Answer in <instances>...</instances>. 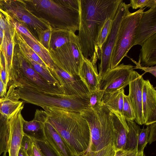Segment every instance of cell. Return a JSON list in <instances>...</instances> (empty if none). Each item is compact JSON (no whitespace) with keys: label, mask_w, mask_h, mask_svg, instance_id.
<instances>
[{"label":"cell","mask_w":156,"mask_h":156,"mask_svg":"<svg viewBox=\"0 0 156 156\" xmlns=\"http://www.w3.org/2000/svg\"><path fill=\"white\" fill-rule=\"evenodd\" d=\"M122 0H78V37L83 55L96 66L98 39L106 20L114 18Z\"/></svg>","instance_id":"6da1fadb"},{"label":"cell","mask_w":156,"mask_h":156,"mask_svg":"<svg viewBox=\"0 0 156 156\" xmlns=\"http://www.w3.org/2000/svg\"><path fill=\"white\" fill-rule=\"evenodd\" d=\"M44 109L45 121L55 129L76 156H82L87 152L90 140V129L80 112L55 108Z\"/></svg>","instance_id":"7a4b0ae2"},{"label":"cell","mask_w":156,"mask_h":156,"mask_svg":"<svg viewBox=\"0 0 156 156\" xmlns=\"http://www.w3.org/2000/svg\"><path fill=\"white\" fill-rule=\"evenodd\" d=\"M24 1L30 6L32 13L48 22L52 28L78 31V0Z\"/></svg>","instance_id":"3957f363"},{"label":"cell","mask_w":156,"mask_h":156,"mask_svg":"<svg viewBox=\"0 0 156 156\" xmlns=\"http://www.w3.org/2000/svg\"><path fill=\"white\" fill-rule=\"evenodd\" d=\"M16 88L20 99L43 109L55 108L80 112L89 107V97L55 94L34 87L21 86Z\"/></svg>","instance_id":"277c9868"},{"label":"cell","mask_w":156,"mask_h":156,"mask_svg":"<svg viewBox=\"0 0 156 156\" xmlns=\"http://www.w3.org/2000/svg\"><path fill=\"white\" fill-rule=\"evenodd\" d=\"M110 110L103 104L80 112L89 125L90 140L87 151H97L113 143V134Z\"/></svg>","instance_id":"5b68a950"},{"label":"cell","mask_w":156,"mask_h":156,"mask_svg":"<svg viewBox=\"0 0 156 156\" xmlns=\"http://www.w3.org/2000/svg\"><path fill=\"white\" fill-rule=\"evenodd\" d=\"M17 63L13 62L8 87L12 84L34 87L46 93L63 94L58 87L49 83L36 72L20 53L17 54Z\"/></svg>","instance_id":"8992f818"},{"label":"cell","mask_w":156,"mask_h":156,"mask_svg":"<svg viewBox=\"0 0 156 156\" xmlns=\"http://www.w3.org/2000/svg\"><path fill=\"white\" fill-rule=\"evenodd\" d=\"M146 8L131 13L128 10L121 23L117 40L112 52L110 68L118 65L134 46L137 29Z\"/></svg>","instance_id":"52a82bcc"},{"label":"cell","mask_w":156,"mask_h":156,"mask_svg":"<svg viewBox=\"0 0 156 156\" xmlns=\"http://www.w3.org/2000/svg\"><path fill=\"white\" fill-rule=\"evenodd\" d=\"M0 7L13 19L28 27L30 31L37 40L41 31L51 27L46 21L32 13L27 7L24 1H0Z\"/></svg>","instance_id":"ba28073f"},{"label":"cell","mask_w":156,"mask_h":156,"mask_svg":"<svg viewBox=\"0 0 156 156\" xmlns=\"http://www.w3.org/2000/svg\"><path fill=\"white\" fill-rule=\"evenodd\" d=\"M48 51L57 66L71 75H79L84 58L80 44L68 43Z\"/></svg>","instance_id":"9c48e42d"},{"label":"cell","mask_w":156,"mask_h":156,"mask_svg":"<svg viewBox=\"0 0 156 156\" xmlns=\"http://www.w3.org/2000/svg\"><path fill=\"white\" fill-rule=\"evenodd\" d=\"M130 8L128 4L122 2L119 5L107 39L102 45L101 53L99 75L100 80L110 69L113 50L117 40L118 33L121 21Z\"/></svg>","instance_id":"30bf717a"},{"label":"cell","mask_w":156,"mask_h":156,"mask_svg":"<svg viewBox=\"0 0 156 156\" xmlns=\"http://www.w3.org/2000/svg\"><path fill=\"white\" fill-rule=\"evenodd\" d=\"M133 69V65L123 63L110 69L101 79L98 89L104 93L124 89L129 85L130 75Z\"/></svg>","instance_id":"8fae6325"},{"label":"cell","mask_w":156,"mask_h":156,"mask_svg":"<svg viewBox=\"0 0 156 156\" xmlns=\"http://www.w3.org/2000/svg\"><path fill=\"white\" fill-rule=\"evenodd\" d=\"M48 68L52 76L58 82L64 95L89 96L90 92L79 75H71L56 66L53 69Z\"/></svg>","instance_id":"7c38bea8"},{"label":"cell","mask_w":156,"mask_h":156,"mask_svg":"<svg viewBox=\"0 0 156 156\" xmlns=\"http://www.w3.org/2000/svg\"><path fill=\"white\" fill-rule=\"evenodd\" d=\"M144 80L142 75L133 70L130 76L129 94L128 95L135 115V122L139 125L144 124L142 112V89Z\"/></svg>","instance_id":"4fadbf2b"},{"label":"cell","mask_w":156,"mask_h":156,"mask_svg":"<svg viewBox=\"0 0 156 156\" xmlns=\"http://www.w3.org/2000/svg\"><path fill=\"white\" fill-rule=\"evenodd\" d=\"M24 105L9 119V134L7 143L9 156H18L24 133L23 125L25 120L21 111Z\"/></svg>","instance_id":"5bb4252c"},{"label":"cell","mask_w":156,"mask_h":156,"mask_svg":"<svg viewBox=\"0 0 156 156\" xmlns=\"http://www.w3.org/2000/svg\"><path fill=\"white\" fill-rule=\"evenodd\" d=\"M142 108L144 124L148 126L156 122V90L148 80L144 81Z\"/></svg>","instance_id":"9a60e30c"},{"label":"cell","mask_w":156,"mask_h":156,"mask_svg":"<svg viewBox=\"0 0 156 156\" xmlns=\"http://www.w3.org/2000/svg\"><path fill=\"white\" fill-rule=\"evenodd\" d=\"M156 33V6L144 12L137 29L134 46L141 45L143 42Z\"/></svg>","instance_id":"2e32d148"},{"label":"cell","mask_w":156,"mask_h":156,"mask_svg":"<svg viewBox=\"0 0 156 156\" xmlns=\"http://www.w3.org/2000/svg\"><path fill=\"white\" fill-rule=\"evenodd\" d=\"M44 133V141L58 156H76L69 145L45 120Z\"/></svg>","instance_id":"e0dca14e"},{"label":"cell","mask_w":156,"mask_h":156,"mask_svg":"<svg viewBox=\"0 0 156 156\" xmlns=\"http://www.w3.org/2000/svg\"><path fill=\"white\" fill-rule=\"evenodd\" d=\"M110 110L109 116L113 127V142L115 150H124L129 132L126 120L121 113Z\"/></svg>","instance_id":"ac0fdd59"},{"label":"cell","mask_w":156,"mask_h":156,"mask_svg":"<svg viewBox=\"0 0 156 156\" xmlns=\"http://www.w3.org/2000/svg\"><path fill=\"white\" fill-rule=\"evenodd\" d=\"M5 95L0 98V114L9 119L24 104L13 84L8 87Z\"/></svg>","instance_id":"d6986e66"},{"label":"cell","mask_w":156,"mask_h":156,"mask_svg":"<svg viewBox=\"0 0 156 156\" xmlns=\"http://www.w3.org/2000/svg\"><path fill=\"white\" fill-rule=\"evenodd\" d=\"M42 110L37 109L34 119L31 121L25 120L23 130L25 135L36 141H44L45 118Z\"/></svg>","instance_id":"ffe728a7"},{"label":"cell","mask_w":156,"mask_h":156,"mask_svg":"<svg viewBox=\"0 0 156 156\" xmlns=\"http://www.w3.org/2000/svg\"><path fill=\"white\" fill-rule=\"evenodd\" d=\"M79 75L90 92L98 88L100 79L96 66L88 59L84 58Z\"/></svg>","instance_id":"44dd1931"},{"label":"cell","mask_w":156,"mask_h":156,"mask_svg":"<svg viewBox=\"0 0 156 156\" xmlns=\"http://www.w3.org/2000/svg\"><path fill=\"white\" fill-rule=\"evenodd\" d=\"M71 43L80 44L78 37L75 33L66 29L52 28L49 43L50 50Z\"/></svg>","instance_id":"7402d4cb"},{"label":"cell","mask_w":156,"mask_h":156,"mask_svg":"<svg viewBox=\"0 0 156 156\" xmlns=\"http://www.w3.org/2000/svg\"><path fill=\"white\" fill-rule=\"evenodd\" d=\"M139 58L141 66H153L156 64V33L145 40L141 45Z\"/></svg>","instance_id":"603a6c76"},{"label":"cell","mask_w":156,"mask_h":156,"mask_svg":"<svg viewBox=\"0 0 156 156\" xmlns=\"http://www.w3.org/2000/svg\"><path fill=\"white\" fill-rule=\"evenodd\" d=\"M15 36L4 34L1 51L5 63L7 74L9 78L13 64V56L15 45Z\"/></svg>","instance_id":"cb8c5ba5"},{"label":"cell","mask_w":156,"mask_h":156,"mask_svg":"<svg viewBox=\"0 0 156 156\" xmlns=\"http://www.w3.org/2000/svg\"><path fill=\"white\" fill-rule=\"evenodd\" d=\"M124 94L123 88L111 93H103L102 101L110 110L118 112L122 115Z\"/></svg>","instance_id":"d4e9b609"},{"label":"cell","mask_w":156,"mask_h":156,"mask_svg":"<svg viewBox=\"0 0 156 156\" xmlns=\"http://www.w3.org/2000/svg\"><path fill=\"white\" fill-rule=\"evenodd\" d=\"M21 34L25 42L38 55L48 68L53 69L56 65L52 60L48 51L28 37Z\"/></svg>","instance_id":"484cf974"},{"label":"cell","mask_w":156,"mask_h":156,"mask_svg":"<svg viewBox=\"0 0 156 156\" xmlns=\"http://www.w3.org/2000/svg\"><path fill=\"white\" fill-rule=\"evenodd\" d=\"M129 128L124 150L130 151L137 148L141 129L134 121L126 120Z\"/></svg>","instance_id":"4316f807"},{"label":"cell","mask_w":156,"mask_h":156,"mask_svg":"<svg viewBox=\"0 0 156 156\" xmlns=\"http://www.w3.org/2000/svg\"><path fill=\"white\" fill-rule=\"evenodd\" d=\"M15 38L21 52L24 57L30 58L45 68L48 67L23 39L21 34L16 30Z\"/></svg>","instance_id":"83f0119b"},{"label":"cell","mask_w":156,"mask_h":156,"mask_svg":"<svg viewBox=\"0 0 156 156\" xmlns=\"http://www.w3.org/2000/svg\"><path fill=\"white\" fill-rule=\"evenodd\" d=\"M24 58L34 70L49 83L59 87L62 90L58 82L52 76L48 68H45L42 67L30 58Z\"/></svg>","instance_id":"f1b7e54d"},{"label":"cell","mask_w":156,"mask_h":156,"mask_svg":"<svg viewBox=\"0 0 156 156\" xmlns=\"http://www.w3.org/2000/svg\"><path fill=\"white\" fill-rule=\"evenodd\" d=\"M9 128V119L0 114V156L4 152H7Z\"/></svg>","instance_id":"f546056e"},{"label":"cell","mask_w":156,"mask_h":156,"mask_svg":"<svg viewBox=\"0 0 156 156\" xmlns=\"http://www.w3.org/2000/svg\"><path fill=\"white\" fill-rule=\"evenodd\" d=\"M12 17L0 7V28L6 35L15 36L16 29L11 21Z\"/></svg>","instance_id":"4dcf8cb0"},{"label":"cell","mask_w":156,"mask_h":156,"mask_svg":"<svg viewBox=\"0 0 156 156\" xmlns=\"http://www.w3.org/2000/svg\"><path fill=\"white\" fill-rule=\"evenodd\" d=\"M114 18H110L108 19L106 21L98 37L97 42L96 46L97 51L100 57L102 45L106 41L108 34Z\"/></svg>","instance_id":"1f68e13d"},{"label":"cell","mask_w":156,"mask_h":156,"mask_svg":"<svg viewBox=\"0 0 156 156\" xmlns=\"http://www.w3.org/2000/svg\"><path fill=\"white\" fill-rule=\"evenodd\" d=\"M11 21L13 27L16 31L28 37L43 47L24 24L14 20L12 17Z\"/></svg>","instance_id":"d6a6232c"},{"label":"cell","mask_w":156,"mask_h":156,"mask_svg":"<svg viewBox=\"0 0 156 156\" xmlns=\"http://www.w3.org/2000/svg\"><path fill=\"white\" fill-rule=\"evenodd\" d=\"M115 149L113 143L97 151H88L82 156H114Z\"/></svg>","instance_id":"836d02e7"},{"label":"cell","mask_w":156,"mask_h":156,"mask_svg":"<svg viewBox=\"0 0 156 156\" xmlns=\"http://www.w3.org/2000/svg\"><path fill=\"white\" fill-rule=\"evenodd\" d=\"M149 132V125L147 126L146 128L144 126L142 129H141L137 147L138 153L144 152V149L148 143Z\"/></svg>","instance_id":"e575fe53"},{"label":"cell","mask_w":156,"mask_h":156,"mask_svg":"<svg viewBox=\"0 0 156 156\" xmlns=\"http://www.w3.org/2000/svg\"><path fill=\"white\" fill-rule=\"evenodd\" d=\"M122 115L126 120L134 121L135 115L129 102L128 95L124 94Z\"/></svg>","instance_id":"d590c367"},{"label":"cell","mask_w":156,"mask_h":156,"mask_svg":"<svg viewBox=\"0 0 156 156\" xmlns=\"http://www.w3.org/2000/svg\"><path fill=\"white\" fill-rule=\"evenodd\" d=\"M103 91L98 88L90 92L89 95V107L93 108L100 104L102 102V98Z\"/></svg>","instance_id":"8d00e7d4"},{"label":"cell","mask_w":156,"mask_h":156,"mask_svg":"<svg viewBox=\"0 0 156 156\" xmlns=\"http://www.w3.org/2000/svg\"><path fill=\"white\" fill-rule=\"evenodd\" d=\"M52 27L42 30L39 33L37 40L48 51L50 50L49 43Z\"/></svg>","instance_id":"74e56055"},{"label":"cell","mask_w":156,"mask_h":156,"mask_svg":"<svg viewBox=\"0 0 156 156\" xmlns=\"http://www.w3.org/2000/svg\"><path fill=\"white\" fill-rule=\"evenodd\" d=\"M133 9H143L144 7L151 8L156 6V0H131L129 4Z\"/></svg>","instance_id":"f35d334b"},{"label":"cell","mask_w":156,"mask_h":156,"mask_svg":"<svg viewBox=\"0 0 156 156\" xmlns=\"http://www.w3.org/2000/svg\"><path fill=\"white\" fill-rule=\"evenodd\" d=\"M36 142L45 156H58L45 141Z\"/></svg>","instance_id":"ab89813d"},{"label":"cell","mask_w":156,"mask_h":156,"mask_svg":"<svg viewBox=\"0 0 156 156\" xmlns=\"http://www.w3.org/2000/svg\"><path fill=\"white\" fill-rule=\"evenodd\" d=\"M130 60L136 66L134 67V69H140L144 71L145 73H149L156 77V66L151 67L142 66L140 64V59L139 58L138 62H137L132 58L128 57Z\"/></svg>","instance_id":"60d3db41"},{"label":"cell","mask_w":156,"mask_h":156,"mask_svg":"<svg viewBox=\"0 0 156 156\" xmlns=\"http://www.w3.org/2000/svg\"><path fill=\"white\" fill-rule=\"evenodd\" d=\"M28 154L29 156H45L40 149L36 141L33 140L32 141Z\"/></svg>","instance_id":"b9f144b4"},{"label":"cell","mask_w":156,"mask_h":156,"mask_svg":"<svg viewBox=\"0 0 156 156\" xmlns=\"http://www.w3.org/2000/svg\"><path fill=\"white\" fill-rule=\"evenodd\" d=\"M149 126V132L148 143L150 144L156 140V122L150 124Z\"/></svg>","instance_id":"7bdbcfd3"},{"label":"cell","mask_w":156,"mask_h":156,"mask_svg":"<svg viewBox=\"0 0 156 156\" xmlns=\"http://www.w3.org/2000/svg\"><path fill=\"white\" fill-rule=\"evenodd\" d=\"M128 151L124 149L115 150L114 156H126Z\"/></svg>","instance_id":"ee69618b"},{"label":"cell","mask_w":156,"mask_h":156,"mask_svg":"<svg viewBox=\"0 0 156 156\" xmlns=\"http://www.w3.org/2000/svg\"><path fill=\"white\" fill-rule=\"evenodd\" d=\"M138 153L137 148L132 151H128L126 156H137Z\"/></svg>","instance_id":"f6af8a7d"},{"label":"cell","mask_w":156,"mask_h":156,"mask_svg":"<svg viewBox=\"0 0 156 156\" xmlns=\"http://www.w3.org/2000/svg\"><path fill=\"white\" fill-rule=\"evenodd\" d=\"M18 156H29V155L27 152L21 147Z\"/></svg>","instance_id":"bcb514c9"},{"label":"cell","mask_w":156,"mask_h":156,"mask_svg":"<svg viewBox=\"0 0 156 156\" xmlns=\"http://www.w3.org/2000/svg\"><path fill=\"white\" fill-rule=\"evenodd\" d=\"M4 33L0 28V51L1 50V45L3 39Z\"/></svg>","instance_id":"7dc6e473"},{"label":"cell","mask_w":156,"mask_h":156,"mask_svg":"<svg viewBox=\"0 0 156 156\" xmlns=\"http://www.w3.org/2000/svg\"><path fill=\"white\" fill-rule=\"evenodd\" d=\"M144 153V152L138 153L137 156H143Z\"/></svg>","instance_id":"c3c4849f"},{"label":"cell","mask_w":156,"mask_h":156,"mask_svg":"<svg viewBox=\"0 0 156 156\" xmlns=\"http://www.w3.org/2000/svg\"><path fill=\"white\" fill-rule=\"evenodd\" d=\"M7 152H4L3 153L2 156H7L6 154Z\"/></svg>","instance_id":"681fc988"},{"label":"cell","mask_w":156,"mask_h":156,"mask_svg":"<svg viewBox=\"0 0 156 156\" xmlns=\"http://www.w3.org/2000/svg\"><path fill=\"white\" fill-rule=\"evenodd\" d=\"M143 156H146V155L144 153Z\"/></svg>","instance_id":"f907efd6"}]
</instances>
